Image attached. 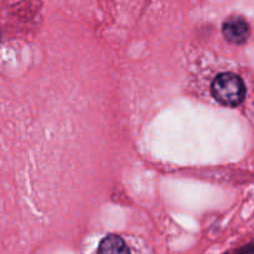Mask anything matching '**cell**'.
<instances>
[{"mask_svg": "<svg viewBox=\"0 0 254 254\" xmlns=\"http://www.w3.org/2000/svg\"><path fill=\"white\" fill-rule=\"evenodd\" d=\"M216 101L226 107H237L245 101L246 86L243 79L232 72L217 74L211 84Z\"/></svg>", "mask_w": 254, "mask_h": 254, "instance_id": "1", "label": "cell"}, {"mask_svg": "<svg viewBox=\"0 0 254 254\" xmlns=\"http://www.w3.org/2000/svg\"><path fill=\"white\" fill-rule=\"evenodd\" d=\"M250 25L245 17L230 16L222 25V34L228 42L233 45H242L250 37Z\"/></svg>", "mask_w": 254, "mask_h": 254, "instance_id": "2", "label": "cell"}, {"mask_svg": "<svg viewBox=\"0 0 254 254\" xmlns=\"http://www.w3.org/2000/svg\"><path fill=\"white\" fill-rule=\"evenodd\" d=\"M97 254H130L123 238L117 235H109L102 240Z\"/></svg>", "mask_w": 254, "mask_h": 254, "instance_id": "3", "label": "cell"}]
</instances>
